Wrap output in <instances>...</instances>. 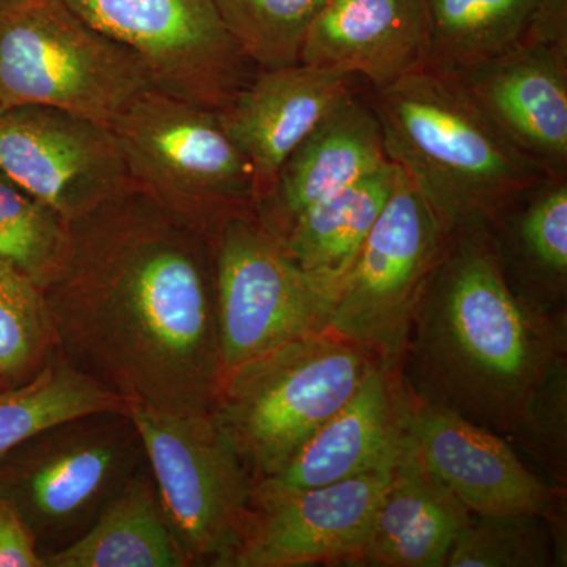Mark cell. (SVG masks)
<instances>
[{"label": "cell", "mask_w": 567, "mask_h": 567, "mask_svg": "<svg viewBox=\"0 0 567 567\" xmlns=\"http://www.w3.org/2000/svg\"><path fill=\"white\" fill-rule=\"evenodd\" d=\"M66 224L41 287L54 353L128 404L212 413L223 383L212 238L133 185Z\"/></svg>", "instance_id": "1"}, {"label": "cell", "mask_w": 567, "mask_h": 567, "mask_svg": "<svg viewBox=\"0 0 567 567\" xmlns=\"http://www.w3.org/2000/svg\"><path fill=\"white\" fill-rule=\"evenodd\" d=\"M567 357V315L514 293L487 227L447 237L410 324L399 375L412 398L506 436L529 391Z\"/></svg>", "instance_id": "2"}, {"label": "cell", "mask_w": 567, "mask_h": 567, "mask_svg": "<svg viewBox=\"0 0 567 567\" xmlns=\"http://www.w3.org/2000/svg\"><path fill=\"white\" fill-rule=\"evenodd\" d=\"M363 95L382 126L388 159L447 235L491 226L548 178L445 74L415 71Z\"/></svg>", "instance_id": "3"}, {"label": "cell", "mask_w": 567, "mask_h": 567, "mask_svg": "<svg viewBox=\"0 0 567 567\" xmlns=\"http://www.w3.org/2000/svg\"><path fill=\"white\" fill-rule=\"evenodd\" d=\"M382 363L374 350L330 331L293 339L226 375L212 416L256 484L278 473Z\"/></svg>", "instance_id": "4"}, {"label": "cell", "mask_w": 567, "mask_h": 567, "mask_svg": "<svg viewBox=\"0 0 567 567\" xmlns=\"http://www.w3.org/2000/svg\"><path fill=\"white\" fill-rule=\"evenodd\" d=\"M111 126L134 188L181 221L212 238L227 219L254 212L251 163L219 111L148 89Z\"/></svg>", "instance_id": "5"}, {"label": "cell", "mask_w": 567, "mask_h": 567, "mask_svg": "<svg viewBox=\"0 0 567 567\" xmlns=\"http://www.w3.org/2000/svg\"><path fill=\"white\" fill-rule=\"evenodd\" d=\"M144 462L128 410L71 417L0 456V498L44 559L80 539Z\"/></svg>", "instance_id": "6"}, {"label": "cell", "mask_w": 567, "mask_h": 567, "mask_svg": "<svg viewBox=\"0 0 567 567\" xmlns=\"http://www.w3.org/2000/svg\"><path fill=\"white\" fill-rule=\"evenodd\" d=\"M147 71L62 0H0V106L37 104L111 125Z\"/></svg>", "instance_id": "7"}, {"label": "cell", "mask_w": 567, "mask_h": 567, "mask_svg": "<svg viewBox=\"0 0 567 567\" xmlns=\"http://www.w3.org/2000/svg\"><path fill=\"white\" fill-rule=\"evenodd\" d=\"M145 461L189 566L223 567L251 514L254 481L212 413L130 404Z\"/></svg>", "instance_id": "8"}, {"label": "cell", "mask_w": 567, "mask_h": 567, "mask_svg": "<svg viewBox=\"0 0 567 567\" xmlns=\"http://www.w3.org/2000/svg\"><path fill=\"white\" fill-rule=\"evenodd\" d=\"M223 380L276 347L328 330L331 303L256 213L213 234Z\"/></svg>", "instance_id": "9"}, {"label": "cell", "mask_w": 567, "mask_h": 567, "mask_svg": "<svg viewBox=\"0 0 567 567\" xmlns=\"http://www.w3.org/2000/svg\"><path fill=\"white\" fill-rule=\"evenodd\" d=\"M132 52L153 89L213 111L233 104L257 66L213 0H62Z\"/></svg>", "instance_id": "10"}, {"label": "cell", "mask_w": 567, "mask_h": 567, "mask_svg": "<svg viewBox=\"0 0 567 567\" xmlns=\"http://www.w3.org/2000/svg\"><path fill=\"white\" fill-rule=\"evenodd\" d=\"M447 237L399 167L393 194L339 287L327 331L399 368L417 301Z\"/></svg>", "instance_id": "11"}, {"label": "cell", "mask_w": 567, "mask_h": 567, "mask_svg": "<svg viewBox=\"0 0 567 567\" xmlns=\"http://www.w3.org/2000/svg\"><path fill=\"white\" fill-rule=\"evenodd\" d=\"M0 171L65 223L132 186L111 125L37 104L0 112Z\"/></svg>", "instance_id": "12"}, {"label": "cell", "mask_w": 567, "mask_h": 567, "mask_svg": "<svg viewBox=\"0 0 567 567\" xmlns=\"http://www.w3.org/2000/svg\"><path fill=\"white\" fill-rule=\"evenodd\" d=\"M391 470L322 487L254 484L244 535L223 567L357 566Z\"/></svg>", "instance_id": "13"}, {"label": "cell", "mask_w": 567, "mask_h": 567, "mask_svg": "<svg viewBox=\"0 0 567 567\" xmlns=\"http://www.w3.org/2000/svg\"><path fill=\"white\" fill-rule=\"evenodd\" d=\"M409 431L425 468L470 513L551 517L567 511V488L533 472L506 436L415 398Z\"/></svg>", "instance_id": "14"}, {"label": "cell", "mask_w": 567, "mask_h": 567, "mask_svg": "<svg viewBox=\"0 0 567 567\" xmlns=\"http://www.w3.org/2000/svg\"><path fill=\"white\" fill-rule=\"evenodd\" d=\"M445 76L525 158L548 177H566L567 41H532Z\"/></svg>", "instance_id": "15"}, {"label": "cell", "mask_w": 567, "mask_h": 567, "mask_svg": "<svg viewBox=\"0 0 567 567\" xmlns=\"http://www.w3.org/2000/svg\"><path fill=\"white\" fill-rule=\"evenodd\" d=\"M410 413L412 395L399 368L382 363L278 473L256 484L322 487L391 468L409 440Z\"/></svg>", "instance_id": "16"}, {"label": "cell", "mask_w": 567, "mask_h": 567, "mask_svg": "<svg viewBox=\"0 0 567 567\" xmlns=\"http://www.w3.org/2000/svg\"><path fill=\"white\" fill-rule=\"evenodd\" d=\"M357 91V78L295 63L257 69L233 104L219 111L224 128L251 163L256 204L270 192L290 153L336 104Z\"/></svg>", "instance_id": "17"}, {"label": "cell", "mask_w": 567, "mask_h": 567, "mask_svg": "<svg viewBox=\"0 0 567 567\" xmlns=\"http://www.w3.org/2000/svg\"><path fill=\"white\" fill-rule=\"evenodd\" d=\"M425 0H328L309 28L300 63L382 89L427 65Z\"/></svg>", "instance_id": "18"}, {"label": "cell", "mask_w": 567, "mask_h": 567, "mask_svg": "<svg viewBox=\"0 0 567 567\" xmlns=\"http://www.w3.org/2000/svg\"><path fill=\"white\" fill-rule=\"evenodd\" d=\"M386 162L379 118L363 92L350 93L290 153L254 213L282 238L301 213Z\"/></svg>", "instance_id": "19"}, {"label": "cell", "mask_w": 567, "mask_h": 567, "mask_svg": "<svg viewBox=\"0 0 567 567\" xmlns=\"http://www.w3.org/2000/svg\"><path fill=\"white\" fill-rule=\"evenodd\" d=\"M472 516L425 468L409 435L372 513L357 566L446 567Z\"/></svg>", "instance_id": "20"}, {"label": "cell", "mask_w": 567, "mask_h": 567, "mask_svg": "<svg viewBox=\"0 0 567 567\" xmlns=\"http://www.w3.org/2000/svg\"><path fill=\"white\" fill-rule=\"evenodd\" d=\"M425 69L457 74L532 41H567V0H425Z\"/></svg>", "instance_id": "21"}, {"label": "cell", "mask_w": 567, "mask_h": 567, "mask_svg": "<svg viewBox=\"0 0 567 567\" xmlns=\"http://www.w3.org/2000/svg\"><path fill=\"white\" fill-rule=\"evenodd\" d=\"M514 293L537 311L567 315V177H548L487 227Z\"/></svg>", "instance_id": "22"}, {"label": "cell", "mask_w": 567, "mask_h": 567, "mask_svg": "<svg viewBox=\"0 0 567 567\" xmlns=\"http://www.w3.org/2000/svg\"><path fill=\"white\" fill-rule=\"evenodd\" d=\"M398 175V164L390 159L301 213L279 238L331 303L393 194Z\"/></svg>", "instance_id": "23"}, {"label": "cell", "mask_w": 567, "mask_h": 567, "mask_svg": "<svg viewBox=\"0 0 567 567\" xmlns=\"http://www.w3.org/2000/svg\"><path fill=\"white\" fill-rule=\"evenodd\" d=\"M47 567H188L144 462L91 528Z\"/></svg>", "instance_id": "24"}, {"label": "cell", "mask_w": 567, "mask_h": 567, "mask_svg": "<svg viewBox=\"0 0 567 567\" xmlns=\"http://www.w3.org/2000/svg\"><path fill=\"white\" fill-rule=\"evenodd\" d=\"M128 402L71 368L58 353L28 382L0 390V456L71 417L125 412Z\"/></svg>", "instance_id": "25"}, {"label": "cell", "mask_w": 567, "mask_h": 567, "mask_svg": "<svg viewBox=\"0 0 567 567\" xmlns=\"http://www.w3.org/2000/svg\"><path fill=\"white\" fill-rule=\"evenodd\" d=\"M567 566V520L539 514H473L446 567Z\"/></svg>", "instance_id": "26"}, {"label": "cell", "mask_w": 567, "mask_h": 567, "mask_svg": "<svg viewBox=\"0 0 567 567\" xmlns=\"http://www.w3.org/2000/svg\"><path fill=\"white\" fill-rule=\"evenodd\" d=\"M227 31L257 69L300 63L309 28L328 0H213Z\"/></svg>", "instance_id": "27"}, {"label": "cell", "mask_w": 567, "mask_h": 567, "mask_svg": "<svg viewBox=\"0 0 567 567\" xmlns=\"http://www.w3.org/2000/svg\"><path fill=\"white\" fill-rule=\"evenodd\" d=\"M54 354L43 293L28 275L0 257V375L28 382Z\"/></svg>", "instance_id": "28"}, {"label": "cell", "mask_w": 567, "mask_h": 567, "mask_svg": "<svg viewBox=\"0 0 567 567\" xmlns=\"http://www.w3.org/2000/svg\"><path fill=\"white\" fill-rule=\"evenodd\" d=\"M69 245V224L0 171V257L43 287Z\"/></svg>", "instance_id": "29"}, {"label": "cell", "mask_w": 567, "mask_h": 567, "mask_svg": "<svg viewBox=\"0 0 567 567\" xmlns=\"http://www.w3.org/2000/svg\"><path fill=\"white\" fill-rule=\"evenodd\" d=\"M506 440L533 472L567 488V357L529 391Z\"/></svg>", "instance_id": "30"}, {"label": "cell", "mask_w": 567, "mask_h": 567, "mask_svg": "<svg viewBox=\"0 0 567 567\" xmlns=\"http://www.w3.org/2000/svg\"><path fill=\"white\" fill-rule=\"evenodd\" d=\"M0 567H47L20 513L0 498Z\"/></svg>", "instance_id": "31"}, {"label": "cell", "mask_w": 567, "mask_h": 567, "mask_svg": "<svg viewBox=\"0 0 567 567\" xmlns=\"http://www.w3.org/2000/svg\"><path fill=\"white\" fill-rule=\"evenodd\" d=\"M7 386H10L9 383H7L6 380H3V377L0 375V390H2V388H7Z\"/></svg>", "instance_id": "32"}, {"label": "cell", "mask_w": 567, "mask_h": 567, "mask_svg": "<svg viewBox=\"0 0 567 567\" xmlns=\"http://www.w3.org/2000/svg\"><path fill=\"white\" fill-rule=\"evenodd\" d=\"M2 111H3V110H2V106H0V112H2Z\"/></svg>", "instance_id": "33"}]
</instances>
